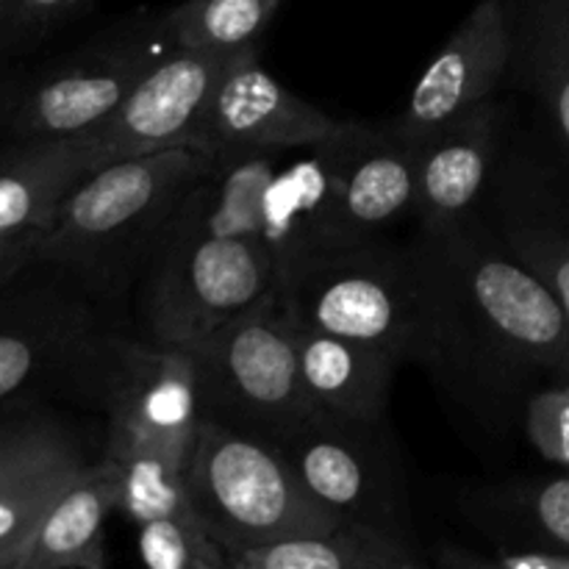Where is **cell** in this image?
Listing matches in <instances>:
<instances>
[{"label":"cell","instance_id":"15","mask_svg":"<svg viewBox=\"0 0 569 569\" xmlns=\"http://www.w3.org/2000/svg\"><path fill=\"white\" fill-rule=\"evenodd\" d=\"M87 465L61 422L33 417L0 428V569H17L44 511Z\"/></svg>","mask_w":569,"mask_h":569},{"label":"cell","instance_id":"4","mask_svg":"<svg viewBox=\"0 0 569 569\" xmlns=\"http://www.w3.org/2000/svg\"><path fill=\"white\" fill-rule=\"evenodd\" d=\"M211 167L214 159L189 144L98 167L33 233L31 261L61 267L94 292H120Z\"/></svg>","mask_w":569,"mask_h":569},{"label":"cell","instance_id":"25","mask_svg":"<svg viewBox=\"0 0 569 569\" xmlns=\"http://www.w3.org/2000/svg\"><path fill=\"white\" fill-rule=\"evenodd\" d=\"M139 556L150 569H228V553L198 515L142 522Z\"/></svg>","mask_w":569,"mask_h":569},{"label":"cell","instance_id":"3","mask_svg":"<svg viewBox=\"0 0 569 569\" xmlns=\"http://www.w3.org/2000/svg\"><path fill=\"white\" fill-rule=\"evenodd\" d=\"M415 211V144L389 126L342 122L264 194L270 237L292 259L376 242Z\"/></svg>","mask_w":569,"mask_h":569},{"label":"cell","instance_id":"24","mask_svg":"<svg viewBox=\"0 0 569 569\" xmlns=\"http://www.w3.org/2000/svg\"><path fill=\"white\" fill-rule=\"evenodd\" d=\"M120 470V509L133 526L161 517L198 515L183 461L153 448H106Z\"/></svg>","mask_w":569,"mask_h":569},{"label":"cell","instance_id":"21","mask_svg":"<svg viewBox=\"0 0 569 569\" xmlns=\"http://www.w3.org/2000/svg\"><path fill=\"white\" fill-rule=\"evenodd\" d=\"M420 550L383 528L345 520L309 537L281 539L228 556V569H417Z\"/></svg>","mask_w":569,"mask_h":569},{"label":"cell","instance_id":"19","mask_svg":"<svg viewBox=\"0 0 569 569\" xmlns=\"http://www.w3.org/2000/svg\"><path fill=\"white\" fill-rule=\"evenodd\" d=\"M120 509V470L111 459L92 461L50 503L17 569H103V526Z\"/></svg>","mask_w":569,"mask_h":569},{"label":"cell","instance_id":"8","mask_svg":"<svg viewBox=\"0 0 569 569\" xmlns=\"http://www.w3.org/2000/svg\"><path fill=\"white\" fill-rule=\"evenodd\" d=\"M181 348L192 353L206 415L278 439L317 409L300 381L295 328L278 289Z\"/></svg>","mask_w":569,"mask_h":569},{"label":"cell","instance_id":"12","mask_svg":"<svg viewBox=\"0 0 569 569\" xmlns=\"http://www.w3.org/2000/svg\"><path fill=\"white\" fill-rule=\"evenodd\" d=\"M242 53L167 48L117 114L94 128L100 161L109 164L192 142L217 83Z\"/></svg>","mask_w":569,"mask_h":569},{"label":"cell","instance_id":"6","mask_svg":"<svg viewBox=\"0 0 569 569\" xmlns=\"http://www.w3.org/2000/svg\"><path fill=\"white\" fill-rule=\"evenodd\" d=\"M298 328L372 345L400 361L422 359V289L409 242L317 250L276 283Z\"/></svg>","mask_w":569,"mask_h":569},{"label":"cell","instance_id":"10","mask_svg":"<svg viewBox=\"0 0 569 569\" xmlns=\"http://www.w3.org/2000/svg\"><path fill=\"white\" fill-rule=\"evenodd\" d=\"M167 48L172 44L161 31V17L126 22L44 76L20 100L11 128L26 142L92 133L117 114Z\"/></svg>","mask_w":569,"mask_h":569},{"label":"cell","instance_id":"23","mask_svg":"<svg viewBox=\"0 0 569 569\" xmlns=\"http://www.w3.org/2000/svg\"><path fill=\"white\" fill-rule=\"evenodd\" d=\"M283 0H183L161 14L172 48L248 50L259 48Z\"/></svg>","mask_w":569,"mask_h":569},{"label":"cell","instance_id":"22","mask_svg":"<svg viewBox=\"0 0 569 569\" xmlns=\"http://www.w3.org/2000/svg\"><path fill=\"white\" fill-rule=\"evenodd\" d=\"M511 70L539 98L569 153V0H506Z\"/></svg>","mask_w":569,"mask_h":569},{"label":"cell","instance_id":"9","mask_svg":"<svg viewBox=\"0 0 569 569\" xmlns=\"http://www.w3.org/2000/svg\"><path fill=\"white\" fill-rule=\"evenodd\" d=\"M272 442L317 503L342 520L409 539L403 470L383 422H356L315 409Z\"/></svg>","mask_w":569,"mask_h":569},{"label":"cell","instance_id":"32","mask_svg":"<svg viewBox=\"0 0 569 569\" xmlns=\"http://www.w3.org/2000/svg\"><path fill=\"white\" fill-rule=\"evenodd\" d=\"M0 39H3V22H0Z\"/></svg>","mask_w":569,"mask_h":569},{"label":"cell","instance_id":"5","mask_svg":"<svg viewBox=\"0 0 569 569\" xmlns=\"http://www.w3.org/2000/svg\"><path fill=\"white\" fill-rule=\"evenodd\" d=\"M206 531L228 556L345 522L317 503L270 437L206 415L187 467Z\"/></svg>","mask_w":569,"mask_h":569},{"label":"cell","instance_id":"1","mask_svg":"<svg viewBox=\"0 0 569 569\" xmlns=\"http://www.w3.org/2000/svg\"><path fill=\"white\" fill-rule=\"evenodd\" d=\"M422 289V359L483 422L506 420L542 372L569 361V317L506 248L481 211L417 228L409 239Z\"/></svg>","mask_w":569,"mask_h":569},{"label":"cell","instance_id":"11","mask_svg":"<svg viewBox=\"0 0 569 569\" xmlns=\"http://www.w3.org/2000/svg\"><path fill=\"white\" fill-rule=\"evenodd\" d=\"M339 128L342 120L289 92L261 67L259 48H250L220 78L189 148L203 150L214 161L309 150Z\"/></svg>","mask_w":569,"mask_h":569},{"label":"cell","instance_id":"7","mask_svg":"<svg viewBox=\"0 0 569 569\" xmlns=\"http://www.w3.org/2000/svg\"><path fill=\"white\" fill-rule=\"evenodd\" d=\"M72 387L109 420L106 448H153L189 465L206 411L187 348L103 328Z\"/></svg>","mask_w":569,"mask_h":569},{"label":"cell","instance_id":"13","mask_svg":"<svg viewBox=\"0 0 569 569\" xmlns=\"http://www.w3.org/2000/svg\"><path fill=\"white\" fill-rule=\"evenodd\" d=\"M509 70L511 26L506 0H481L426 67L392 128L409 142L437 133L492 100Z\"/></svg>","mask_w":569,"mask_h":569},{"label":"cell","instance_id":"2","mask_svg":"<svg viewBox=\"0 0 569 569\" xmlns=\"http://www.w3.org/2000/svg\"><path fill=\"white\" fill-rule=\"evenodd\" d=\"M276 153L214 161L144 264L142 311L156 342L189 345L253 309L276 289L264 189Z\"/></svg>","mask_w":569,"mask_h":569},{"label":"cell","instance_id":"16","mask_svg":"<svg viewBox=\"0 0 569 569\" xmlns=\"http://www.w3.org/2000/svg\"><path fill=\"white\" fill-rule=\"evenodd\" d=\"M415 144L417 228L445 226L478 209L500 159L498 103L476 106L465 117Z\"/></svg>","mask_w":569,"mask_h":569},{"label":"cell","instance_id":"17","mask_svg":"<svg viewBox=\"0 0 569 569\" xmlns=\"http://www.w3.org/2000/svg\"><path fill=\"white\" fill-rule=\"evenodd\" d=\"M103 328L92 306L70 295L39 300L22 320L0 326V403L44 378L72 387L83 356Z\"/></svg>","mask_w":569,"mask_h":569},{"label":"cell","instance_id":"18","mask_svg":"<svg viewBox=\"0 0 569 569\" xmlns=\"http://www.w3.org/2000/svg\"><path fill=\"white\" fill-rule=\"evenodd\" d=\"M292 328L300 381L311 403L356 422H387L389 389L403 361L356 339L295 322Z\"/></svg>","mask_w":569,"mask_h":569},{"label":"cell","instance_id":"31","mask_svg":"<svg viewBox=\"0 0 569 569\" xmlns=\"http://www.w3.org/2000/svg\"><path fill=\"white\" fill-rule=\"evenodd\" d=\"M565 376L569 378V361H567V367H565Z\"/></svg>","mask_w":569,"mask_h":569},{"label":"cell","instance_id":"20","mask_svg":"<svg viewBox=\"0 0 569 569\" xmlns=\"http://www.w3.org/2000/svg\"><path fill=\"white\" fill-rule=\"evenodd\" d=\"M103 167L98 137L37 139L0 164V239H28L48 226L76 183Z\"/></svg>","mask_w":569,"mask_h":569},{"label":"cell","instance_id":"26","mask_svg":"<svg viewBox=\"0 0 569 569\" xmlns=\"http://www.w3.org/2000/svg\"><path fill=\"white\" fill-rule=\"evenodd\" d=\"M511 509L531 531L533 545L569 553V476L526 483L511 495Z\"/></svg>","mask_w":569,"mask_h":569},{"label":"cell","instance_id":"30","mask_svg":"<svg viewBox=\"0 0 569 569\" xmlns=\"http://www.w3.org/2000/svg\"><path fill=\"white\" fill-rule=\"evenodd\" d=\"M31 261V237L28 239H0V278L20 270Z\"/></svg>","mask_w":569,"mask_h":569},{"label":"cell","instance_id":"28","mask_svg":"<svg viewBox=\"0 0 569 569\" xmlns=\"http://www.w3.org/2000/svg\"><path fill=\"white\" fill-rule=\"evenodd\" d=\"M92 3L94 0H0L3 39L37 42L81 17Z\"/></svg>","mask_w":569,"mask_h":569},{"label":"cell","instance_id":"29","mask_svg":"<svg viewBox=\"0 0 569 569\" xmlns=\"http://www.w3.org/2000/svg\"><path fill=\"white\" fill-rule=\"evenodd\" d=\"M439 565L456 569H569V553L539 545H522V548H500L495 556H472L461 550H442Z\"/></svg>","mask_w":569,"mask_h":569},{"label":"cell","instance_id":"14","mask_svg":"<svg viewBox=\"0 0 569 569\" xmlns=\"http://www.w3.org/2000/svg\"><path fill=\"white\" fill-rule=\"evenodd\" d=\"M495 231L569 317V183L531 153L500 156L487 189Z\"/></svg>","mask_w":569,"mask_h":569},{"label":"cell","instance_id":"27","mask_svg":"<svg viewBox=\"0 0 569 569\" xmlns=\"http://www.w3.org/2000/svg\"><path fill=\"white\" fill-rule=\"evenodd\" d=\"M522 426L545 459L569 470V383L526 398Z\"/></svg>","mask_w":569,"mask_h":569}]
</instances>
